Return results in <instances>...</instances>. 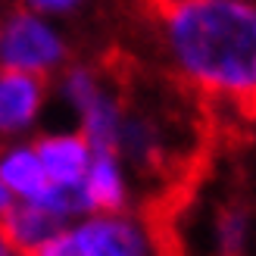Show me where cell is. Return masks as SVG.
<instances>
[{
  "label": "cell",
  "instance_id": "1",
  "mask_svg": "<svg viewBox=\"0 0 256 256\" xmlns=\"http://www.w3.org/2000/svg\"><path fill=\"white\" fill-rule=\"evenodd\" d=\"M150 38L182 88L256 110V0H153Z\"/></svg>",
  "mask_w": 256,
  "mask_h": 256
},
{
  "label": "cell",
  "instance_id": "2",
  "mask_svg": "<svg viewBox=\"0 0 256 256\" xmlns=\"http://www.w3.org/2000/svg\"><path fill=\"white\" fill-rule=\"evenodd\" d=\"M28 256H169L162 232L147 212H88L62 225Z\"/></svg>",
  "mask_w": 256,
  "mask_h": 256
},
{
  "label": "cell",
  "instance_id": "3",
  "mask_svg": "<svg viewBox=\"0 0 256 256\" xmlns=\"http://www.w3.org/2000/svg\"><path fill=\"white\" fill-rule=\"evenodd\" d=\"M72 60V41L62 22H54L19 4L0 12V69L54 82Z\"/></svg>",
  "mask_w": 256,
  "mask_h": 256
},
{
  "label": "cell",
  "instance_id": "4",
  "mask_svg": "<svg viewBox=\"0 0 256 256\" xmlns=\"http://www.w3.org/2000/svg\"><path fill=\"white\" fill-rule=\"evenodd\" d=\"M54 100L50 82L25 72L0 69V144L28 140Z\"/></svg>",
  "mask_w": 256,
  "mask_h": 256
},
{
  "label": "cell",
  "instance_id": "5",
  "mask_svg": "<svg viewBox=\"0 0 256 256\" xmlns=\"http://www.w3.org/2000/svg\"><path fill=\"white\" fill-rule=\"evenodd\" d=\"M134 175L119 153H94L78 184V197L88 212H125L134 206Z\"/></svg>",
  "mask_w": 256,
  "mask_h": 256
},
{
  "label": "cell",
  "instance_id": "6",
  "mask_svg": "<svg viewBox=\"0 0 256 256\" xmlns=\"http://www.w3.org/2000/svg\"><path fill=\"white\" fill-rule=\"evenodd\" d=\"M32 144H34V153L44 166L50 184L62 188V190H78L88 166H91L94 150L75 128L41 132V134L32 138Z\"/></svg>",
  "mask_w": 256,
  "mask_h": 256
},
{
  "label": "cell",
  "instance_id": "7",
  "mask_svg": "<svg viewBox=\"0 0 256 256\" xmlns=\"http://www.w3.org/2000/svg\"><path fill=\"white\" fill-rule=\"evenodd\" d=\"M125 104H128V97L119 88V82L112 78L104 91L75 116V132L91 144L94 153H116L122 119H125Z\"/></svg>",
  "mask_w": 256,
  "mask_h": 256
},
{
  "label": "cell",
  "instance_id": "8",
  "mask_svg": "<svg viewBox=\"0 0 256 256\" xmlns=\"http://www.w3.org/2000/svg\"><path fill=\"white\" fill-rule=\"evenodd\" d=\"M110 82H112V75L100 66V62L72 60L69 66L60 69V75L50 82V94H54V100L60 106H66L72 116H78Z\"/></svg>",
  "mask_w": 256,
  "mask_h": 256
},
{
  "label": "cell",
  "instance_id": "9",
  "mask_svg": "<svg viewBox=\"0 0 256 256\" xmlns=\"http://www.w3.org/2000/svg\"><path fill=\"white\" fill-rule=\"evenodd\" d=\"M66 222H60L50 210L38 206V203H12L10 212L0 219L4 234L22 250V256H28L34 247H41L47 238H54Z\"/></svg>",
  "mask_w": 256,
  "mask_h": 256
},
{
  "label": "cell",
  "instance_id": "10",
  "mask_svg": "<svg viewBox=\"0 0 256 256\" xmlns=\"http://www.w3.org/2000/svg\"><path fill=\"white\" fill-rule=\"evenodd\" d=\"M212 256H247L253 238V216L244 203H219L206 225Z\"/></svg>",
  "mask_w": 256,
  "mask_h": 256
},
{
  "label": "cell",
  "instance_id": "11",
  "mask_svg": "<svg viewBox=\"0 0 256 256\" xmlns=\"http://www.w3.org/2000/svg\"><path fill=\"white\" fill-rule=\"evenodd\" d=\"M88 4H91V0H19V6L32 10V12H41V16L54 19V22H66L72 16H78Z\"/></svg>",
  "mask_w": 256,
  "mask_h": 256
},
{
  "label": "cell",
  "instance_id": "12",
  "mask_svg": "<svg viewBox=\"0 0 256 256\" xmlns=\"http://www.w3.org/2000/svg\"><path fill=\"white\" fill-rule=\"evenodd\" d=\"M0 256H22V250L12 244V240L4 234V228H0Z\"/></svg>",
  "mask_w": 256,
  "mask_h": 256
},
{
  "label": "cell",
  "instance_id": "13",
  "mask_svg": "<svg viewBox=\"0 0 256 256\" xmlns=\"http://www.w3.org/2000/svg\"><path fill=\"white\" fill-rule=\"evenodd\" d=\"M10 206H12V197L6 194V188H4V182H0V219L10 212Z\"/></svg>",
  "mask_w": 256,
  "mask_h": 256
}]
</instances>
